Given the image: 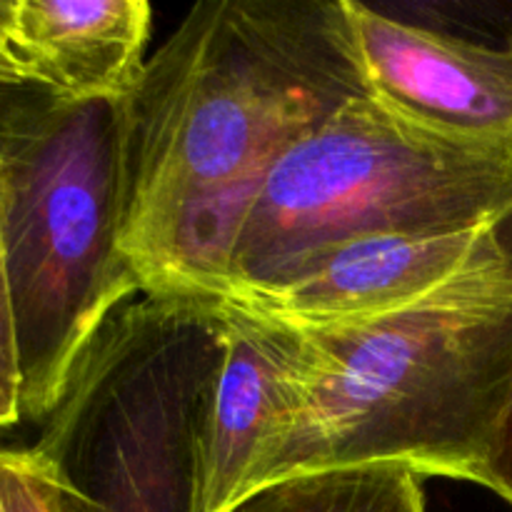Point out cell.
Returning <instances> with one entry per match:
<instances>
[{
    "label": "cell",
    "instance_id": "obj_3",
    "mask_svg": "<svg viewBox=\"0 0 512 512\" xmlns=\"http://www.w3.org/2000/svg\"><path fill=\"white\" fill-rule=\"evenodd\" d=\"M123 128V98H50L0 153L25 420L53 413L95 333L143 293L120 248Z\"/></svg>",
    "mask_w": 512,
    "mask_h": 512
},
{
    "label": "cell",
    "instance_id": "obj_10",
    "mask_svg": "<svg viewBox=\"0 0 512 512\" xmlns=\"http://www.w3.org/2000/svg\"><path fill=\"white\" fill-rule=\"evenodd\" d=\"M228 512H428L423 478L400 465L295 475L245 495Z\"/></svg>",
    "mask_w": 512,
    "mask_h": 512
},
{
    "label": "cell",
    "instance_id": "obj_14",
    "mask_svg": "<svg viewBox=\"0 0 512 512\" xmlns=\"http://www.w3.org/2000/svg\"><path fill=\"white\" fill-rule=\"evenodd\" d=\"M493 233L498 238L500 248L512 260V203L493 220ZM470 483L483 485V488L503 498L512 508V395L493 438H490L483 463L475 468Z\"/></svg>",
    "mask_w": 512,
    "mask_h": 512
},
{
    "label": "cell",
    "instance_id": "obj_5",
    "mask_svg": "<svg viewBox=\"0 0 512 512\" xmlns=\"http://www.w3.org/2000/svg\"><path fill=\"white\" fill-rule=\"evenodd\" d=\"M220 358L213 303L140 293L120 305L30 445L63 512H195L200 415Z\"/></svg>",
    "mask_w": 512,
    "mask_h": 512
},
{
    "label": "cell",
    "instance_id": "obj_7",
    "mask_svg": "<svg viewBox=\"0 0 512 512\" xmlns=\"http://www.w3.org/2000/svg\"><path fill=\"white\" fill-rule=\"evenodd\" d=\"M213 305L223 323V358L200 415L195 512H228L243 498L288 428L308 360L295 328Z\"/></svg>",
    "mask_w": 512,
    "mask_h": 512
},
{
    "label": "cell",
    "instance_id": "obj_15",
    "mask_svg": "<svg viewBox=\"0 0 512 512\" xmlns=\"http://www.w3.org/2000/svg\"><path fill=\"white\" fill-rule=\"evenodd\" d=\"M0 512H5V503H3V490H0Z\"/></svg>",
    "mask_w": 512,
    "mask_h": 512
},
{
    "label": "cell",
    "instance_id": "obj_12",
    "mask_svg": "<svg viewBox=\"0 0 512 512\" xmlns=\"http://www.w3.org/2000/svg\"><path fill=\"white\" fill-rule=\"evenodd\" d=\"M50 98H58V95L33 83L15 55L8 38V23H5V0H0V153L15 130Z\"/></svg>",
    "mask_w": 512,
    "mask_h": 512
},
{
    "label": "cell",
    "instance_id": "obj_4",
    "mask_svg": "<svg viewBox=\"0 0 512 512\" xmlns=\"http://www.w3.org/2000/svg\"><path fill=\"white\" fill-rule=\"evenodd\" d=\"M510 203L512 140L435 133L358 95L268 175L235 240L228 298L333 245L480 228Z\"/></svg>",
    "mask_w": 512,
    "mask_h": 512
},
{
    "label": "cell",
    "instance_id": "obj_9",
    "mask_svg": "<svg viewBox=\"0 0 512 512\" xmlns=\"http://www.w3.org/2000/svg\"><path fill=\"white\" fill-rule=\"evenodd\" d=\"M15 55L65 100H120L145 68L153 8L145 0H5Z\"/></svg>",
    "mask_w": 512,
    "mask_h": 512
},
{
    "label": "cell",
    "instance_id": "obj_8",
    "mask_svg": "<svg viewBox=\"0 0 512 512\" xmlns=\"http://www.w3.org/2000/svg\"><path fill=\"white\" fill-rule=\"evenodd\" d=\"M490 225L348 240L310 255L275 283L240 290L220 303L300 330L373 318L423 298L460 273Z\"/></svg>",
    "mask_w": 512,
    "mask_h": 512
},
{
    "label": "cell",
    "instance_id": "obj_2",
    "mask_svg": "<svg viewBox=\"0 0 512 512\" xmlns=\"http://www.w3.org/2000/svg\"><path fill=\"white\" fill-rule=\"evenodd\" d=\"M295 330L308 350L298 403L245 495L360 465L473 480L512 395V260L493 225L470 263L423 298Z\"/></svg>",
    "mask_w": 512,
    "mask_h": 512
},
{
    "label": "cell",
    "instance_id": "obj_13",
    "mask_svg": "<svg viewBox=\"0 0 512 512\" xmlns=\"http://www.w3.org/2000/svg\"><path fill=\"white\" fill-rule=\"evenodd\" d=\"M23 375L15 335L13 293L3 238V195H0V430L23 423Z\"/></svg>",
    "mask_w": 512,
    "mask_h": 512
},
{
    "label": "cell",
    "instance_id": "obj_6",
    "mask_svg": "<svg viewBox=\"0 0 512 512\" xmlns=\"http://www.w3.org/2000/svg\"><path fill=\"white\" fill-rule=\"evenodd\" d=\"M365 88L393 113L468 140H512V35L473 43L340 0Z\"/></svg>",
    "mask_w": 512,
    "mask_h": 512
},
{
    "label": "cell",
    "instance_id": "obj_1",
    "mask_svg": "<svg viewBox=\"0 0 512 512\" xmlns=\"http://www.w3.org/2000/svg\"><path fill=\"white\" fill-rule=\"evenodd\" d=\"M368 93L340 0H205L123 98L120 248L145 295L220 303L295 143Z\"/></svg>",
    "mask_w": 512,
    "mask_h": 512
},
{
    "label": "cell",
    "instance_id": "obj_11",
    "mask_svg": "<svg viewBox=\"0 0 512 512\" xmlns=\"http://www.w3.org/2000/svg\"><path fill=\"white\" fill-rule=\"evenodd\" d=\"M5 512H63L58 485L33 448H0Z\"/></svg>",
    "mask_w": 512,
    "mask_h": 512
}]
</instances>
